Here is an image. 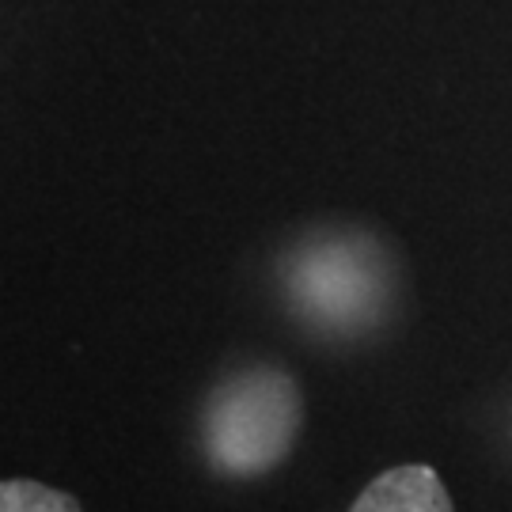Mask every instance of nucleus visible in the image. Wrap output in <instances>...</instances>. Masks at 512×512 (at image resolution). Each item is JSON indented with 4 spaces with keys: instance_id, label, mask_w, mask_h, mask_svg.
<instances>
[{
    "instance_id": "nucleus-2",
    "label": "nucleus",
    "mask_w": 512,
    "mask_h": 512,
    "mask_svg": "<svg viewBox=\"0 0 512 512\" xmlns=\"http://www.w3.org/2000/svg\"><path fill=\"white\" fill-rule=\"evenodd\" d=\"M289 296L296 311L323 330H361L387 296L384 258L361 239H315L289 258Z\"/></svg>"
},
{
    "instance_id": "nucleus-1",
    "label": "nucleus",
    "mask_w": 512,
    "mask_h": 512,
    "mask_svg": "<svg viewBox=\"0 0 512 512\" xmlns=\"http://www.w3.org/2000/svg\"><path fill=\"white\" fill-rule=\"evenodd\" d=\"M300 433V387L281 368H243L205 399V459L228 478L274 471Z\"/></svg>"
},
{
    "instance_id": "nucleus-3",
    "label": "nucleus",
    "mask_w": 512,
    "mask_h": 512,
    "mask_svg": "<svg viewBox=\"0 0 512 512\" xmlns=\"http://www.w3.org/2000/svg\"><path fill=\"white\" fill-rule=\"evenodd\" d=\"M349 512H452V497L433 467H391L353 501Z\"/></svg>"
},
{
    "instance_id": "nucleus-4",
    "label": "nucleus",
    "mask_w": 512,
    "mask_h": 512,
    "mask_svg": "<svg viewBox=\"0 0 512 512\" xmlns=\"http://www.w3.org/2000/svg\"><path fill=\"white\" fill-rule=\"evenodd\" d=\"M0 512H84V509L65 490L42 486V482H31V478H8V482H0Z\"/></svg>"
}]
</instances>
